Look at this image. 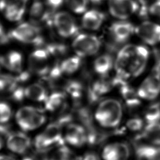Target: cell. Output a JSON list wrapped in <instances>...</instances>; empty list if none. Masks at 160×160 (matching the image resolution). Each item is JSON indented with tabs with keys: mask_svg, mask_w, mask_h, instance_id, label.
<instances>
[{
	"mask_svg": "<svg viewBox=\"0 0 160 160\" xmlns=\"http://www.w3.org/2000/svg\"><path fill=\"white\" fill-rule=\"evenodd\" d=\"M123 117V107L119 101L107 98L100 102L96 108L94 118L98 124L106 128L117 127Z\"/></svg>",
	"mask_w": 160,
	"mask_h": 160,
	"instance_id": "cell-1",
	"label": "cell"
},
{
	"mask_svg": "<svg viewBox=\"0 0 160 160\" xmlns=\"http://www.w3.org/2000/svg\"><path fill=\"white\" fill-rule=\"evenodd\" d=\"M16 120L24 131H32L40 128L45 122V117L41 111L33 107L20 108L16 114Z\"/></svg>",
	"mask_w": 160,
	"mask_h": 160,
	"instance_id": "cell-2",
	"label": "cell"
},
{
	"mask_svg": "<svg viewBox=\"0 0 160 160\" xmlns=\"http://www.w3.org/2000/svg\"><path fill=\"white\" fill-rule=\"evenodd\" d=\"M72 46L77 55L84 58L97 54L102 47V42L96 36L82 33L76 36Z\"/></svg>",
	"mask_w": 160,
	"mask_h": 160,
	"instance_id": "cell-3",
	"label": "cell"
},
{
	"mask_svg": "<svg viewBox=\"0 0 160 160\" xmlns=\"http://www.w3.org/2000/svg\"><path fill=\"white\" fill-rule=\"evenodd\" d=\"M61 125L59 123L50 124L42 133L38 135L35 140V145L37 149L45 150L53 145H63Z\"/></svg>",
	"mask_w": 160,
	"mask_h": 160,
	"instance_id": "cell-4",
	"label": "cell"
},
{
	"mask_svg": "<svg viewBox=\"0 0 160 160\" xmlns=\"http://www.w3.org/2000/svg\"><path fill=\"white\" fill-rule=\"evenodd\" d=\"M53 25L59 35L64 38L77 36L79 31L77 24L69 13L60 12L55 14Z\"/></svg>",
	"mask_w": 160,
	"mask_h": 160,
	"instance_id": "cell-5",
	"label": "cell"
},
{
	"mask_svg": "<svg viewBox=\"0 0 160 160\" xmlns=\"http://www.w3.org/2000/svg\"><path fill=\"white\" fill-rule=\"evenodd\" d=\"M11 35L18 41L25 43L39 44L42 42L39 28L29 23L20 24L11 32Z\"/></svg>",
	"mask_w": 160,
	"mask_h": 160,
	"instance_id": "cell-6",
	"label": "cell"
},
{
	"mask_svg": "<svg viewBox=\"0 0 160 160\" xmlns=\"http://www.w3.org/2000/svg\"><path fill=\"white\" fill-rule=\"evenodd\" d=\"M109 8L114 17L125 20L137 12L138 3L134 0H109Z\"/></svg>",
	"mask_w": 160,
	"mask_h": 160,
	"instance_id": "cell-7",
	"label": "cell"
},
{
	"mask_svg": "<svg viewBox=\"0 0 160 160\" xmlns=\"http://www.w3.org/2000/svg\"><path fill=\"white\" fill-rule=\"evenodd\" d=\"M135 33L145 44L156 46L160 43V25L146 21L139 24L135 29Z\"/></svg>",
	"mask_w": 160,
	"mask_h": 160,
	"instance_id": "cell-8",
	"label": "cell"
},
{
	"mask_svg": "<svg viewBox=\"0 0 160 160\" xmlns=\"http://www.w3.org/2000/svg\"><path fill=\"white\" fill-rule=\"evenodd\" d=\"M149 56V50L145 46H136L128 67L131 77H136L142 74L147 67Z\"/></svg>",
	"mask_w": 160,
	"mask_h": 160,
	"instance_id": "cell-9",
	"label": "cell"
},
{
	"mask_svg": "<svg viewBox=\"0 0 160 160\" xmlns=\"http://www.w3.org/2000/svg\"><path fill=\"white\" fill-rule=\"evenodd\" d=\"M137 92L141 98L155 100L160 93V76L152 73L141 82Z\"/></svg>",
	"mask_w": 160,
	"mask_h": 160,
	"instance_id": "cell-10",
	"label": "cell"
},
{
	"mask_svg": "<svg viewBox=\"0 0 160 160\" xmlns=\"http://www.w3.org/2000/svg\"><path fill=\"white\" fill-rule=\"evenodd\" d=\"M49 53L42 49L35 50L29 58V66L31 72L40 76H44L49 71Z\"/></svg>",
	"mask_w": 160,
	"mask_h": 160,
	"instance_id": "cell-11",
	"label": "cell"
},
{
	"mask_svg": "<svg viewBox=\"0 0 160 160\" xmlns=\"http://www.w3.org/2000/svg\"><path fill=\"white\" fill-rule=\"evenodd\" d=\"M134 25L130 22L119 21L113 23L110 28V33L116 44H123L127 41L135 32Z\"/></svg>",
	"mask_w": 160,
	"mask_h": 160,
	"instance_id": "cell-12",
	"label": "cell"
},
{
	"mask_svg": "<svg viewBox=\"0 0 160 160\" xmlns=\"http://www.w3.org/2000/svg\"><path fill=\"white\" fill-rule=\"evenodd\" d=\"M65 141L71 145L81 147L87 143L88 136L86 128L77 123H70L65 134Z\"/></svg>",
	"mask_w": 160,
	"mask_h": 160,
	"instance_id": "cell-13",
	"label": "cell"
},
{
	"mask_svg": "<svg viewBox=\"0 0 160 160\" xmlns=\"http://www.w3.org/2000/svg\"><path fill=\"white\" fill-rule=\"evenodd\" d=\"M31 145L30 138L22 132L12 133L7 139V146L11 152L15 154H24L28 151Z\"/></svg>",
	"mask_w": 160,
	"mask_h": 160,
	"instance_id": "cell-14",
	"label": "cell"
},
{
	"mask_svg": "<svg viewBox=\"0 0 160 160\" xmlns=\"http://www.w3.org/2000/svg\"><path fill=\"white\" fill-rule=\"evenodd\" d=\"M130 156V148L122 142L109 144L104 147L102 152L104 160H128Z\"/></svg>",
	"mask_w": 160,
	"mask_h": 160,
	"instance_id": "cell-15",
	"label": "cell"
},
{
	"mask_svg": "<svg viewBox=\"0 0 160 160\" xmlns=\"http://www.w3.org/2000/svg\"><path fill=\"white\" fill-rule=\"evenodd\" d=\"M114 87L113 80H109L106 77L95 80L89 89L88 98L91 102H95L105 95Z\"/></svg>",
	"mask_w": 160,
	"mask_h": 160,
	"instance_id": "cell-16",
	"label": "cell"
},
{
	"mask_svg": "<svg viewBox=\"0 0 160 160\" xmlns=\"http://www.w3.org/2000/svg\"><path fill=\"white\" fill-rule=\"evenodd\" d=\"M105 15L100 11L92 9L84 13L82 19V26L87 30H98L102 26Z\"/></svg>",
	"mask_w": 160,
	"mask_h": 160,
	"instance_id": "cell-17",
	"label": "cell"
},
{
	"mask_svg": "<svg viewBox=\"0 0 160 160\" xmlns=\"http://www.w3.org/2000/svg\"><path fill=\"white\" fill-rule=\"evenodd\" d=\"M115 62L113 56L109 54H104L98 56L93 63V68L96 73L101 77L108 75L114 67Z\"/></svg>",
	"mask_w": 160,
	"mask_h": 160,
	"instance_id": "cell-18",
	"label": "cell"
},
{
	"mask_svg": "<svg viewBox=\"0 0 160 160\" xmlns=\"http://www.w3.org/2000/svg\"><path fill=\"white\" fill-rule=\"evenodd\" d=\"M53 12L46 11L43 3L39 0H36L33 2L30 11L31 19L33 22H45L48 24L52 19Z\"/></svg>",
	"mask_w": 160,
	"mask_h": 160,
	"instance_id": "cell-19",
	"label": "cell"
},
{
	"mask_svg": "<svg viewBox=\"0 0 160 160\" xmlns=\"http://www.w3.org/2000/svg\"><path fill=\"white\" fill-rule=\"evenodd\" d=\"M120 92L123 100L128 107L135 108L139 107L141 104L140 98L137 91H136L127 82H123L119 85Z\"/></svg>",
	"mask_w": 160,
	"mask_h": 160,
	"instance_id": "cell-20",
	"label": "cell"
},
{
	"mask_svg": "<svg viewBox=\"0 0 160 160\" xmlns=\"http://www.w3.org/2000/svg\"><path fill=\"white\" fill-rule=\"evenodd\" d=\"M141 138L150 144L160 147V121L147 123V125L143 128Z\"/></svg>",
	"mask_w": 160,
	"mask_h": 160,
	"instance_id": "cell-21",
	"label": "cell"
},
{
	"mask_svg": "<svg viewBox=\"0 0 160 160\" xmlns=\"http://www.w3.org/2000/svg\"><path fill=\"white\" fill-rule=\"evenodd\" d=\"M1 63L11 71L19 73L23 68V57L19 52L13 51L3 58Z\"/></svg>",
	"mask_w": 160,
	"mask_h": 160,
	"instance_id": "cell-22",
	"label": "cell"
},
{
	"mask_svg": "<svg viewBox=\"0 0 160 160\" xmlns=\"http://www.w3.org/2000/svg\"><path fill=\"white\" fill-rule=\"evenodd\" d=\"M24 95L36 102H45L48 98L45 88L41 85L34 84L29 85L24 90Z\"/></svg>",
	"mask_w": 160,
	"mask_h": 160,
	"instance_id": "cell-23",
	"label": "cell"
},
{
	"mask_svg": "<svg viewBox=\"0 0 160 160\" xmlns=\"http://www.w3.org/2000/svg\"><path fill=\"white\" fill-rule=\"evenodd\" d=\"M81 58H82L76 55L65 59L60 65L63 73L72 74L77 71L81 66Z\"/></svg>",
	"mask_w": 160,
	"mask_h": 160,
	"instance_id": "cell-24",
	"label": "cell"
},
{
	"mask_svg": "<svg viewBox=\"0 0 160 160\" xmlns=\"http://www.w3.org/2000/svg\"><path fill=\"white\" fill-rule=\"evenodd\" d=\"M26 4H15L7 7L3 12L7 19L18 22L22 19L25 11Z\"/></svg>",
	"mask_w": 160,
	"mask_h": 160,
	"instance_id": "cell-25",
	"label": "cell"
},
{
	"mask_svg": "<svg viewBox=\"0 0 160 160\" xmlns=\"http://www.w3.org/2000/svg\"><path fill=\"white\" fill-rule=\"evenodd\" d=\"M65 96L61 92H54L50 97H48L45 101L46 109L51 112H54L64 106Z\"/></svg>",
	"mask_w": 160,
	"mask_h": 160,
	"instance_id": "cell-26",
	"label": "cell"
},
{
	"mask_svg": "<svg viewBox=\"0 0 160 160\" xmlns=\"http://www.w3.org/2000/svg\"><path fill=\"white\" fill-rule=\"evenodd\" d=\"M50 160H78L76 155L64 145H59L49 156Z\"/></svg>",
	"mask_w": 160,
	"mask_h": 160,
	"instance_id": "cell-27",
	"label": "cell"
},
{
	"mask_svg": "<svg viewBox=\"0 0 160 160\" xmlns=\"http://www.w3.org/2000/svg\"><path fill=\"white\" fill-rule=\"evenodd\" d=\"M144 118L147 123L160 122V102L154 103L147 108L144 113Z\"/></svg>",
	"mask_w": 160,
	"mask_h": 160,
	"instance_id": "cell-28",
	"label": "cell"
},
{
	"mask_svg": "<svg viewBox=\"0 0 160 160\" xmlns=\"http://www.w3.org/2000/svg\"><path fill=\"white\" fill-rule=\"evenodd\" d=\"M66 90L74 100H78L82 97L83 88L81 82L75 80L67 83Z\"/></svg>",
	"mask_w": 160,
	"mask_h": 160,
	"instance_id": "cell-29",
	"label": "cell"
},
{
	"mask_svg": "<svg viewBox=\"0 0 160 160\" xmlns=\"http://www.w3.org/2000/svg\"><path fill=\"white\" fill-rule=\"evenodd\" d=\"M66 3L70 10L75 13L80 14L86 11L88 0H66Z\"/></svg>",
	"mask_w": 160,
	"mask_h": 160,
	"instance_id": "cell-30",
	"label": "cell"
},
{
	"mask_svg": "<svg viewBox=\"0 0 160 160\" xmlns=\"http://www.w3.org/2000/svg\"><path fill=\"white\" fill-rule=\"evenodd\" d=\"M17 89L16 80L10 76H0V92H14Z\"/></svg>",
	"mask_w": 160,
	"mask_h": 160,
	"instance_id": "cell-31",
	"label": "cell"
},
{
	"mask_svg": "<svg viewBox=\"0 0 160 160\" xmlns=\"http://www.w3.org/2000/svg\"><path fill=\"white\" fill-rule=\"evenodd\" d=\"M12 111L8 104L0 102V123H5L11 119Z\"/></svg>",
	"mask_w": 160,
	"mask_h": 160,
	"instance_id": "cell-32",
	"label": "cell"
},
{
	"mask_svg": "<svg viewBox=\"0 0 160 160\" xmlns=\"http://www.w3.org/2000/svg\"><path fill=\"white\" fill-rule=\"evenodd\" d=\"M127 128L133 131H138L143 130L145 126H144V121L139 118H134L131 119L127 122Z\"/></svg>",
	"mask_w": 160,
	"mask_h": 160,
	"instance_id": "cell-33",
	"label": "cell"
},
{
	"mask_svg": "<svg viewBox=\"0 0 160 160\" xmlns=\"http://www.w3.org/2000/svg\"><path fill=\"white\" fill-rule=\"evenodd\" d=\"M28 0H1L0 10L3 11L7 7L15 4H26Z\"/></svg>",
	"mask_w": 160,
	"mask_h": 160,
	"instance_id": "cell-34",
	"label": "cell"
},
{
	"mask_svg": "<svg viewBox=\"0 0 160 160\" xmlns=\"http://www.w3.org/2000/svg\"><path fill=\"white\" fill-rule=\"evenodd\" d=\"M149 13L160 19V0H157L149 7Z\"/></svg>",
	"mask_w": 160,
	"mask_h": 160,
	"instance_id": "cell-35",
	"label": "cell"
},
{
	"mask_svg": "<svg viewBox=\"0 0 160 160\" xmlns=\"http://www.w3.org/2000/svg\"><path fill=\"white\" fill-rule=\"evenodd\" d=\"M64 0H47V4L52 11L56 10L63 4Z\"/></svg>",
	"mask_w": 160,
	"mask_h": 160,
	"instance_id": "cell-36",
	"label": "cell"
},
{
	"mask_svg": "<svg viewBox=\"0 0 160 160\" xmlns=\"http://www.w3.org/2000/svg\"><path fill=\"white\" fill-rule=\"evenodd\" d=\"M82 160H100L99 156L95 152H88L84 155Z\"/></svg>",
	"mask_w": 160,
	"mask_h": 160,
	"instance_id": "cell-37",
	"label": "cell"
},
{
	"mask_svg": "<svg viewBox=\"0 0 160 160\" xmlns=\"http://www.w3.org/2000/svg\"><path fill=\"white\" fill-rule=\"evenodd\" d=\"M0 160H17L12 156L6 155H0Z\"/></svg>",
	"mask_w": 160,
	"mask_h": 160,
	"instance_id": "cell-38",
	"label": "cell"
},
{
	"mask_svg": "<svg viewBox=\"0 0 160 160\" xmlns=\"http://www.w3.org/2000/svg\"><path fill=\"white\" fill-rule=\"evenodd\" d=\"M4 145V141H3V137H2V135L0 134V150L2 149Z\"/></svg>",
	"mask_w": 160,
	"mask_h": 160,
	"instance_id": "cell-39",
	"label": "cell"
},
{
	"mask_svg": "<svg viewBox=\"0 0 160 160\" xmlns=\"http://www.w3.org/2000/svg\"><path fill=\"white\" fill-rule=\"evenodd\" d=\"M105 0H90L91 2H92L94 4H100L102 2H103Z\"/></svg>",
	"mask_w": 160,
	"mask_h": 160,
	"instance_id": "cell-40",
	"label": "cell"
},
{
	"mask_svg": "<svg viewBox=\"0 0 160 160\" xmlns=\"http://www.w3.org/2000/svg\"><path fill=\"white\" fill-rule=\"evenodd\" d=\"M3 28L2 24L0 22V36L3 35Z\"/></svg>",
	"mask_w": 160,
	"mask_h": 160,
	"instance_id": "cell-41",
	"label": "cell"
},
{
	"mask_svg": "<svg viewBox=\"0 0 160 160\" xmlns=\"http://www.w3.org/2000/svg\"><path fill=\"white\" fill-rule=\"evenodd\" d=\"M0 63H1V60H0Z\"/></svg>",
	"mask_w": 160,
	"mask_h": 160,
	"instance_id": "cell-42",
	"label": "cell"
}]
</instances>
